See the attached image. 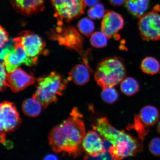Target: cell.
<instances>
[{"label":"cell","mask_w":160,"mask_h":160,"mask_svg":"<svg viewBox=\"0 0 160 160\" xmlns=\"http://www.w3.org/2000/svg\"><path fill=\"white\" fill-rule=\"evenodd\" d=\"M124 21L122 17L116 12H106L102 22L101 30L108 38L115 36L123 28Z\"/></svg>","instance_id":"14"},{"label":"cell","mask_w":160,"mask_h":160,"mask_svg":"<svg viewBox=\"0 0 160 160\" xmlns=\"http://www.w3.org/2000/svg\"><path fill=\"white\" fill-rule=\"evenodd\" d=\"M126 77L125 66L117 57L107 58L98 63L94 78L102 88L113 87L121 83Z\"/></svg>","instance_id":"4"},{"label":"cell","mask_w":160,"mask_h":160,"mask_svg":"<svg viewBox=\"0 0 160 160\" xmlns=\"http://www.w3.org/2000/svg\"><path fill=\"white\" fill-rule=\"evenodd\" d=\"M0 47L1 48H2L4 47L6 43H7L9 41V33L6 31V30L3 27L1 26V29H0Z\"/></svg>","instance_id":"27"},{"label":"cell","mask_w":160,"mask_h":160,"mask_svg":"<svg viewBox=\"0 0 160 160\" xmlns=\"http://www.w3.org/2000/svg\"><path fill=\"white\" fill-rule=\"evenodd\" d=\"M150 0H125L126 7L132 15L139 18L149 7Z\"/></svg>","instance_id":"18"},{"label":"cell","mask_w":160,"mask_h":160,"mask_svg":"<svg viewBox=\"0 0 160 160\" xmlns=\"http://www.w3.org/2000/svg\"><path fill=\"white\" fill-rule=\"evenodd\" d=\"M4 62L1 64V79H0V91L3 92L9 87L7 81V74Z\"/></svg>","instance_id":"25"},{"label":"cell","mask_w":160,"mask_h":160,"mask_svg":"<svg viewBox=\"0 0 160 160\" xmlns=\"http://www.w3.org/2000/svg\"><path fill=\"white\" fill-rule=\"evenodd\" d=\"M55 12L54 17L57 25L62 26L64 22H68L79 17L84 12V0H51Z\"/></svg>","instance_id":"5"},{"label":"cell","mask_w":160,"mask_h":160,"mask_svg":"<svg viewBox=\"0 0 160 160\" xmlns=\"http://www.w3.org/2000/svg\"><path fill=\"white\" fill-rule=\"evenodd\" d=\"M149 149L152 154L155 157H160V138L155 137L151 140Z\"/></svg>","instance_id":"26"},{"label":"cell","mask_w":160,"mask_h":160,"mask_svg":"<svg viewBox=\"0 0 160 160\" xmlns=\"http://www.w3.org/2000/svg\"><path fill=\"white\" fill-rule=\"evenodd\" d=\"M7 81L9 87L14 93H18L35 83V80L32 76L22 69L17 68L8 73Z\"/></svg>","instance_id":"12"},{"label":"cell","mask_w":160,"mask_h":160,"mask_svg":"<svg viewBox=\"0 0 160 160\" xmlns=\"http://www.w3.org/2000/svg\"><path fill=\"white\" fill-rule=\"evenodd\" d=\"M101 97L102 99L106 103L112 104L118 99L119 94L113 87H108L103 89Z\"/></svg>","instance_id":"22"},{"label":"cell","mask_w":160,"mask_h":160,"mask_svg":"<svg viewBox=\"0 0 160 160\" xmlns=\"http://www.w3.org/2000/svg\"><path fill=\"white\" fill-rule=\"evenodd\" d=\"M160 7L157 6L153 11L139 18L138 27L140 35L144 41L160 39Z\"/></svg>","instance_id":"7"},{"label":"cell","mask_w":160,"mask_h":160,"mask_svg":"<svg viewBox=\"0 0 160 160\" xmlns=\"http://www.w3.org/2000/svg\"><path fill=\"white\" fill-rule=\"evenodd\" d=\"M78 28L80 32L87 37L92 34L95 29L94 23L88 18L80 20L78 24Z\"/></svg>","instance_id":"21"},{"label":"cell","mask_w":160,"mask_h":160,"mask_svg":"<svg viewBox=\"0 0 160 160\" xmlns=\"http://www.w3.org/2000/svg\"><path fill=\"white\" fill-rule=\"evenodd\" d=\"M15 49L11 45H9L7 46V47L3 48L1 50V60L4 59L5 56L7 55L8 54L10 53L13 52H14Z\"/></svg>","instance_id":"28"},{"label":"cell","mask_w":160,"mask_h":160,"mask_svg":"<svg viewBox=\"0 0 160 160\" xmlns=\"http://www.w3.org/2000/svg\"><path fill=\"white\" fill-rule=\"evenodd\" d=\"M42 106L40 102L33 97L25 100L22 105V109L24 114L29 117H38L41 113Z\"/></svg>","instance_id":"17"},{"label":"cell","mask_w":160,"mask_h":160,"mask_svg":"<svg viewBox=\"0 0 160 160\" xmlns=\"http://www.w3.org/2000/svg\"><path fill=\"white\" fill-rule=\"evenodd\" d=\"M52 39L58 42L60 45L79 51L83 45V39L75 27L59 26L50 34Z\"/></svg>","instance_id":"10"},{"label":"cell","mask_w":160,"mask_h":160,"mask_svg":"<svg viewBox=\"0 0 160 160\" xmlns=\"http://www.w3.org/2000/svg\"><path fill=\"white\" fill-rule=\"evenodd\" d=\"M37 86L32 97L41 102L43 109L58 100V97L63 95L68 82L55 72L37 79Z\"/></svg>","instance_id":"3"},{"label":"cell","mask_w":160,"mask_h":160,"mask_svg":"<svg viewBox=\"0 0 160 160\" xmlns=\"http://www.w3.org/2000/svg\"><path fill=\"white\" fill-rule=\"evenodd\" d=\"M18 37L28 55L38 60L45 49V42L39 36L29 31L21 32Z\"/></svg>","instance_id":"11"},{"label":"cell","mask_w":160,"mask_h":160,"mask_svg":"<svg viewBox=\"0 0 160 160\" xmlns=\"http://www.w3.org/2000/svg\"><path fill=\"white\" fill-rule=\"evenodd\" d=\"M120 89L124 94L130 97L138 92L139 85L137 80L133 78H125L121 83Z\"/></svg>","instance_id":"20"},{"label":"cell","mask_w":160,"mask_h":160,"mask_svg":"<svg viewBox=\"0 0 160 160\" xmlns=\"http://www.w3.org/2000/svg\"><path fill=\"white\" fill-rule=\"evenodd\" d=\"M141 68L144 73L148 75H154L160 73V64L155 58L147 57L142 61Z\"/></svg>","instance_id":"19"},{"label":"cell","mask_w":160,"mask_h":160,"mask_svg":"<svg viewBox=\"0 0 160 160\" xmlns=\"http://www.w3.org/2000/svg\"><path fill=\"white\" fill-rule=\"evenodd\" d=\"M88 68V66L83 64L76 65L70 72L68 80L73 81L78 85H84L90 79V71Z\"/></svg>","instance_id":"16"},{"label":"cell","mask_w":160,"mask_h":160,"mask_svg":"<svg viewBox=\"0 0 160 160\" xmlns=\"http://www.w3.org/2000/svg\"><path fill=\"white\" fill-rule=\"evenodd\" d=\"M101 136L96 131H90L83 140V151L93 157H99L106 153V150Z\"/></svg>","instance_id":"13"},{"label":"cell","mask_w":160,"mask_h":160,"mask_svg":"<svg viewBox=\"0 0 160 160\" xmlns=\"http://www.w3.org/2000/svg\"><path fill=\"white\" fill-rule=\"evenodd\" d=\"M93 128L111 144L108 151L114 160L134 157L142 150L143 142H139L124 131L115 129L107 117L98 119Z\"/></svg>","instance_id":"2"},{"label":"cell","mask_w":160,"mask_h":160,"mask_svg":"<svg viewBox=\"0 0 160 160\" xmlns=\"http://www.w3.org/2000/svg\"><path fill=\"white\" fill-rule=\"evenodd\" d=\"M159 118V112L157 108L152 106H146L141 109L138 115L135 116L133 123L128 128L134 129L139 139L143 141L145 136L149 133V127L157 123Z\"/></svg>","instance_id":"8"},{"label":"cell","mask_w":160,"mask_h":160,"mask_svg":"<svg viewBox=\"0 0 160 160\" xmlns=\"http://www.w3.org/2000/svg\"><path fill=\"white\" fill-rule=\"evenodd\" d=\"M109 2L112 5L115 7H119L123 4L125 0H109Z\"/></svg>","instance_id":"29"},{"label":"cell","mask_w":160,"mask_h":160,"mask_svg":"<svg viewBox=\"0 0 160 160\" xmlns=\"http://www.w3.org/2000/svg\"><path fill=\"white\" fill-rule=\"evenodd\" d=\"M82 117L77 108H74L69 117L50 132L49 143L55 152H64L74 158L81 154L82 144L87 134Z\"/></svg>","instance_id":"1"},{"label":"cell","mask_w":160,"mask_h":160,"mask_svg":"<svg viewBox=\"0 0 160 160\" xmlns=\"http://www.w3.org/2000/svg\"><path fill=\"white\" fill-rule=\"evenodd\" d=\"M108 38L107 36L102 32H97L91 35L90 42L94 47L101 48L107 45Z\"/></svg>","instance_id":"23"},{"label":"cell","mask_w":160,"mask_h":160,"mask_svg":"<svg viewBox=\"0 0 160 160\" xmlns=\"http://www.w3.org/2000/svg\"><path fill=\"white\" fill-rule=\"evenodd\" d=\"M105 13L103 6L99 3L92 7L88 12L89 17L93 19H100L103 18Z\"/></svg>","instance_id":"24"},{"label":"cell","mask_w":160,"mask_h":160,"mask_svg":"<svg viewBox=\"0 0 160 160\" xmlns=\"http://www.w3.org/2000/svg\"><path fill=\"white\" fill-rule=\"evenodd\" d=\"M18 13L26 16L36 14L45 8V0H9Z\"/></svg>","instance_id":"15"},{"label":"cell","mask_w":160,"mask_h":160,"mask_svg":"<svg viewBox=\"0 0 160 160\" xmlns=\"http://www.w3.org/2000/svg\"><path fill=\"white\" fill-rule=\"evenodd\" d=\"M44 159L45 160H57L58 158L55 155L50 154L46 156Z\"/></svg>","instance_id":"31"},{"label":"cell","mask_w":160,"mask_h":160,"mask_svg":"<svg viewBox=\"0 0 160 160\" xmlns=\"http://www.w3.org/2000/svg\"><path fill=\"white\" fill-rule=\"evenodd\" d=\"M84 1L86 5L92 7L98 3L99 0H84Z\"/></svg>","instance_id":"30"},{"label":"cell","mask_w":160,"mask_h":160,"mask_svg":"<svg viewBox=\"0 0 160 160\" xmlns=\"http://www.w3.org/2000/svg\"><path fill=\"white\" fill-rule=\"evenodd\" d=\"M21 119L13 103L5 101L0 105L1 142L5 143L6 134L12 132L19 127Z\"/></svg>","instance_id":"6"},{"label":"cell","mask_w":160,"mask_h":160,"mask_svg":"<svg viewBox=\"0 0 160 160\" xmlns=\"http://www.w3.org/2000/svg\"><path fill=\"white\" fill-rule=\"evenodd\" d=\"M13 42L14 52L8 54L3 59L8 73L13 71L22 64L28 66L37 64L38 60L32 58L28 55L19 37L14 39Z\"/></svg>","instance_id":"9"},{"label":"cell","mask_w":160,"mask_h":160,"mask_svg":"<svg viewBox=\"0 0 160 160\" xmlns=\"http://www.w3.org/2000/svg\"><path fill=\"white\" fill-rule=\"evenodd\" d=\"M157 131L158 133H159L160 135V121L159 122L157 126Z\"/></svg>","instance_id":"32"}]
</instances>
